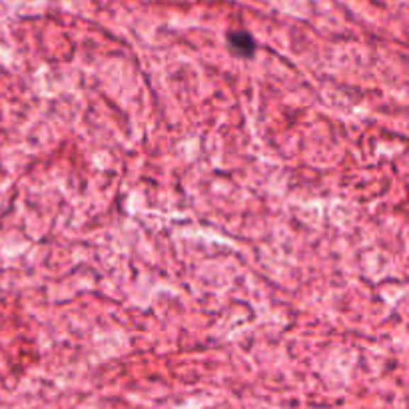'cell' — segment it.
Segmentation results:
<instances>
[{
	"label": "cell",
	"instance_id": "cell-1",
	"mask_svg": "<svg viewBox=\"0 0 409 409\" xmlns=\"http://www.w3.org/2000/svg\"><path fill=\"white\" fill-rule=\"evenodd\" d=\"M230 44L232 48L240 54H252L254 52V38L248 33H234L230 34Z\"/></svg>",
	"mask_w": 409,
	"mask_h": 409
}]
</instances>
